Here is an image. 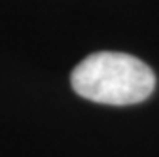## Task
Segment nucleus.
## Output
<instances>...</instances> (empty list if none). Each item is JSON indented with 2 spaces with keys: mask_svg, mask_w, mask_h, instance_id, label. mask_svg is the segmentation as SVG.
Segmentation results:
<instances>
[{
  "mask_svg": "<svg viewBox=\"0 0 159 157\" xmlns=\"http://www.w3.org/2000/svg\"><path fill=\"white\" fill-rule=\"evenodd\" d=\"M74 91L87 101L127 106L142 102L153 93L155 74L127 53L97 51L85 57L70 76Z\"/></svg>",
  "mask_w": 159,
  "mask_h": 157,
  "instance_id": "1",
  "label": "nucleus"
}]
</instances>
